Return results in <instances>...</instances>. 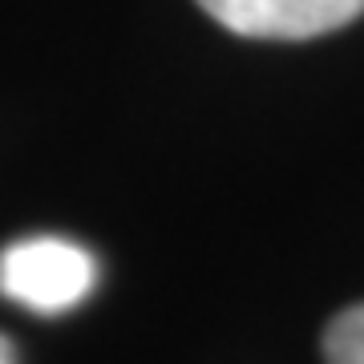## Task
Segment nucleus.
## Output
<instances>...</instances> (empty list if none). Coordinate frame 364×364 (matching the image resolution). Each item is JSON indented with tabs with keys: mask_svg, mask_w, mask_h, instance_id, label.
<instances>
[{
	"mask_svg": "<svg viewBox=\"0 0 364 364\" xmlns=\"http://www.w3.org/2000/svg\"><path fill=\"white\" fill-rule=\"evenodd\" d=\"M97 284V263L81 243L57 235L16 239L0 251V296L37 316H61L77 308Z\"/></svg>",
	"mask_w": 364,
	"mask_h": 364,
	"instance_id": "f257e3e1",
	"label": "nucleus"
},
{
	"mask_svg": "<svg viewBox=\"0 0 364 364\" xmlns=\"http://www.w3.org/2000/svg\"><path fill=\"white\" fill-rule=\"evenodd\" d=\"M223 28L255 41H308L352 25L364 0H198Z\"/></svg>",
	"mask_w": 364,
	"mask_h": 364,
	"instance_id": "f03ea898",
	"label": "nucleus"
},
{
	"mask_svg": "<svg viewBox=\"0 0 364 364\" xmlns=\"http://www.w3.org/2000/svg\"><path fill=\"white\" fill-rule=\"evenodd\" d=\"M328 364H364V304L340 312L324 332Z\"/></svg>",
	"mask_w": 364,
	"mask_h": 364,
	"instance_id": "7ed1b4c3",
	"label": "nucleus"
},
{
	"mask_svg": "<svg viewBox=\"0 0 364 364\" xmlns=\"http://www.w3.org/2000/svg\"><path fill=\"white\" fill-rule=\"evenodd\" d=\"M0 364H13V344L0 336Z\"/></svg>",
	"mask_w": 364,
	"mask_h": 364,
	"instance_id": "20e7f679",
	"label": "nucleus"
}]
</instances>
